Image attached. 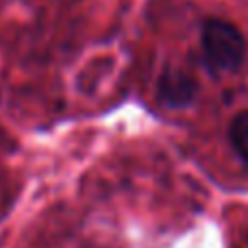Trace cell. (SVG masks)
Returning <instances> with one entry per match:
<instances>
[{
    "label": "cell",
    "instance_id": "cell-1",
    "mask_svg": "<svg viewBox=\"0 0 248 248\" xmlns=\"http://www.w3.org/2000/svg\"><path fill=\"white\" fill-rule=\"evenodd\" d=\"M246 39L235 24L211 17L202 26V55L211 72H235L246 59Z\"/></svg>",
    "mask_w": 248,
    "mask_h": 248
},
{
    "label": "cell",
    "instance_id": "cell-2",
    "mask_svg": "<svg viewBox=\"0 0 248 248\" xmlns=\"http://www.w3.org/2000/svg\"><path fill=\"white\" fill-rule=\"evenodd\" d=\"M196 96V81L179 70H170L159 78V98L168 107H187Z\"/></svg>",
    "mask_w": 248,
    "mask_h": 248
},
{
    "label": "cell",
    "instance_id": "cell-3",
    "mask_svg": "<svg viewBox=\"0 0 248 248\" xmlns=\"http://www.w3.org/2000/svg\"><path fill=\"white\" fill-rule=\"evenodd\" d=\"M229 137H231V144L235 148V153L248 161V111H240L233 118Z\"/></svg>",
    "mask_w": 248,
    "mask_h": 248
}]
</instances>
